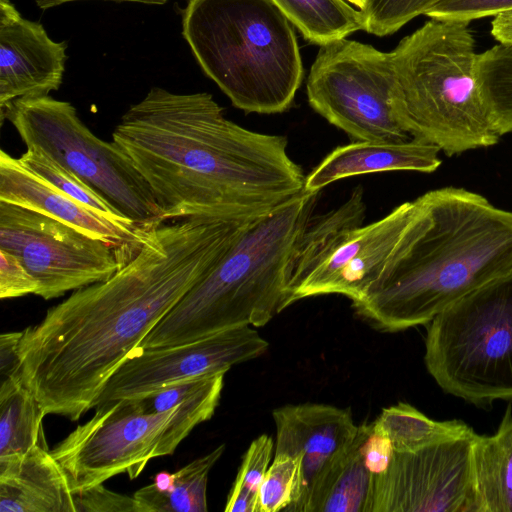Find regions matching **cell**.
<instances>
[{"label":"cell","mask_w":512,"mask_h":512,"mask_svg":"<svg viewBox=\"0 0 512 512\" xmlns=\"http://www.w3.org/2000/svg\"><path fill=\"white\" fill-rule=\"evenodd\" d=\"M245 223H163L111 277L77 289L21 331L16 375L45 414L76 421L94 408L128 354L214 268Z\"/></svg>","instance_id":"obj_1"},{"label":"cell","mask_w":512,"mask_h":512,"mask_svg":"<svg viewBox=\"0 0 512 512\" xmlns=\"http://www.w3.org/2000/svg\"><path fill=\"white\" fill-rule=\"evenodd\" d=\"M162 209L164 221H246L304 190L287 138L225 117L207 92L152 87L112 133Z\"/></svg>","instance_id":"obj_2"},{"label":"cell","mask_w":512,"mask_h":512,"mask_svg":"<svg viewBox=\"0 0 512 512\" xmlns=\"http://www.w3.org/2000/svg\"><path fill=\"white\" fill-rule=\"evenodd\" d=\"M511 272L512 211L464 188H437L412 201L383 270L352 306L377 329L399 332Z\"/></svg>","instance_id":"obj_3"},{"label":"cell","mask_w":512,"mask_h":512,"mask_svg":"<svg viewBox=\"0 0 512 512\" xmlns=\"http://www.w3.org/2000/svg\"><path fill=\"white\" fill-rule=\"evenodd\" d=\"M318 193L303 190L246 222L214 268L138 347H167L235 327L264 326L284 310L293 258Z\"/></svg>","instance_id":"obj_4"},{"label":"cell","mask_w":512,"mask_h":512,"mask_svg":"<svg viewBox=\"0 0 512 512\" xmlns=\"http://www.w3.org/2000/svg\"><path fill=\"white\" fill-rule=\"evenodd\" d=\"M182 35L235 107L260 114L291 107L303 65L290 21L272 0H188Z\"/></svg>","instance_id":"obj_5"},{"label":"cell","mask_w":512,"mask_h":512,"mask_svg":"<svg viewBox=\"0 0 512 512\" xmlns=\"http://www.w3.org/2000/svg\"><path fill=\"white\" fill-rule=\"evenodd\" d=\"M469 23L431 18L391 51L406 132L448 156L501 138L478 83Z\"/></svg>","instance_id":"obj_6"},{"label":"cell","mask_w":512,"mask_h":512,"mask_svg":"<svg viewBox=\"0 0 512 512\" xmlns=\"http://www.w3.org/2000/svg\"><path fill=\"white\" fill-rule=\"evenodd\" d=\"M424 362L447 394L512 402V272L463 296L427 325Z\"/></svg>","instance_id":"obj_7"},{"label":"cell","mask_w":512,"mask_h":512,"mask_svg":"<svg viewBox=\"0 0 512 512\" xmlns=\"http://www.w3.org/2000/svg\"><path fill=\"white\" fill-rule=\"evenodd\" d=\"M222 389L168 411L148 412L139 399L96 406L51 453L66 472L73 493L116 475L138 477L151 459L172 455L199 424L215 413Z\"/></svg>","instance_id":"obj_8"},{"label":"cell","mask_w":512,"mask_h":512,"mask_svg":"<svg viewBox=\"0 0 512 512\" xmlns=\"http://www.w3.org/2000/svg\"><path fill=\"white\" fill-rule=\"evenodd\" d=\"M412 201L363 226V189L337 208L310 219L292 263L285 308L304 298L339 294L360 300L383 270L409 219Z\"/></svg>","instance_id":"obj_9"},{"label":"cell","mask_w":512,"mask_h":512,"mask_svg":"<svg viewBox=\"0 0 512 512\" xmlns=\"http://www.w3.org/2000/svg\"><path fill=\"white\" fill-rule=\"evenodd\" d=\"M27 149L47 154L146 229L165 221L162 209L127 154L104 141L79 118L75 107L51 96L20 98L1 112Z\"/></svg>","instance_id":"obj_10"},{"label":"cell","mask_w":512,"mask_h":512,"mask_svg":"<svg viewBox=\"0 0 512 512\" xmlns=\"http://www.w3.org/2000/svg\"><path fill=\"white\" fill-rule=\"evenodd\" d=\"M306 91L310 106L354 141L413 139L401 121L391 52L346 38L322 45Z\"/></svg>","instance_id":"obj_11"},{"label":"cell","mask_w":512,"mask_h":512,"mask_svg":"<svg viewBox=\"0 0 512 512\" xmlns=\"http://www.w3.org/2000/svg\"><path fill=\"white\" fill-rule=\"evenodd\" d=\"M0 249L36 278L45 300L104 281L124 265L115 248L49 216L0 201Z\"/></svg>","instance_id":"obj_12"},{"label":"cell","mask_w":512,"mask_h":512,"mask_svg":"<svg viewBox=\"0 0 512 512\" xmlns=\"http://www.w3.org/2000/svg\"><path fill=\"white\" fill-rule=\"evenodd\" d=\"M476 432L414 452H394L374 478L371 512H478L472 471Z\"/></svg>","instance_id":"obj_13"},{"label":"cell","mask_w":512,"mask_h":512,"mask_svg":"<svg viewBox=\"0 0 512 512\" xmlns=\"http://www.w3.org/2000/svg\"><path fill=\"white\" fill-rule=\"evenodd\" d=\"M268 347V342L251 326L226 329L179 345L136 347L109 378L95 407L140 399L179 381L226 373L236 364L261 356Z\"/></svg>","instance_id":"obj_14"},{"label":"cell","mask_w":512,"mask_h":512,"mask_svg":"<svg viewBox=\"0 0 512 512\" xmlns=\"http://www.w3.org/2000/svg\"><path fill=\"white\" fill-rule=\"evenodd\" d=\"M0 201L49 216L104 241L117 250L124 264L135 256L151 230L129 218H112L84 205L4 150L0 152Z\"/></svg>","instance_id":"obj_15"},{"label":"cell","mask_w":512,"mask_h":512,"mask_svg":"<svg viewBox=\"0 0 512 512\" xmlns=\"http://www.w3.org/2000/svg\"><path fill=\"white\" fill-rule=\"evenodd\" d=\"M67 43L0 0V109L20 98L47 96L62 84Z\"/></svg>","instance_id":"obj_16"},{"label":"cell","mask_w":512,"mask_h":512,"mask_svg":"<svg viewBox=\"0 0 512 512\" xmlns=\"http://www.w3.org/2000/svg\"><path fill=\"white\" fill-rule=\"evenodd\" d=\"M275 453L302 461V494L297 511L320 473L353 442L358 426L349 409L322 403L285 405L273 410Z\"/></svg>","instance_id":"obj_17"},{"label":"cell","mask_w":512,"mask_h":512,"mask_svg":"<svg viewBox=\"0 0 512 512\" xmlns=\"http://www.w3.org/2000/svg\"><path fill=\"white\" fill-rule=\"evenodd\" d=\"M0 512H76L68 476L44 445L0 459Z\"/></svg>","instance_id":"obj_18"},{"label":"cell","mask_w":512,"mask_h":512,"mask_svg":"<svg viewBox=\"0 0 512 512\" xmlns=\"http://www.w3.org/2000/svg\"><path fill=\"white\" fill-rule=\"evenodd\" d=\"M440 149L416 139L398 143L354 141L333 149L305 178L304 190L319 192L347 177L388 171L432 173L441 165Z\"/></svg>","instance_id":"obj_19"},{"label":"cell","mask_w":512,"mask_h":512,"mask_svg":"<svg viewBox=\"0 0 512 512\" xmlns=\"http://www.w3.org/2000/svg\"><path fill=\"white\" fill-rule=\"evenodd\" d=\"M374 476L361 450L360 435L316 478L299 512H371Z\"/></svg>","instance_id":"obj_20"},{"label":"cell","mask_w":512,"mask_h":512,"mask_svg":"<svg viewBox=\"0 0 512 512\" xmlns=\"http://www.w3.org/2000/svg\"><path fill=\"white\" fill-rule=\"evenodd\" d=\"M472 471L478 512H512V409L493 435L475 434Z\"/></svg>","instance_id":"obj_21"},{"label":"cell","mask_w":512,"mask_h":512,"mask_svg":"<svg viewBox=\"0 0 512 512\" xmlns=\"http://www.w3.org/2000/svg\"><path fill=\"white\" fill-rule=\"evenodd\" d=\"M224 450L221 444L174 473L157 474L134 493L137 512H206L209 472Z\"/></svg>","instance_id":"obj_22"},{"label":"cell","mask_w":512,"mask_h":512,"mask_svg":"<svg viewBox=\"0 0 512 512\" xmlns=\"http://www.w3.org/2000/svg\"><path fill=\"white\" fill-rule=\"evenodd\" d=\"M45 415L34 394L17 375L2 380L0 459L21 456L35 445H44L42 420Z\"/></svg>","instance_id":"obj_23"},{"label":"cell","mask_w":512,"mask_h":512,"mask_svg":"<svg viewBox=\"0 0 512 512\" xmlns=\"http://www.w3.org/2000/svg\"><path fill=\"white\" fill-rule=\"evenodd\" d=\"M304 38L320 46L364 30L362 12L346 0H272Z\"/></svg>","instance_id":"obj_24"},{"label":"cell","mask_w":512,"mask_h":512,"mask_svg":"<svg viewBox=\"0 0 512 512\" xmlns=\"http://www.w3.org/2000/svg\"><path fill=\"white\" fill-rule=\"evenodd\" d=\"M373 422L390 439L395 452H414L473 430L460 420H433L405 402L384 408Z\"/></svg>","instance_id":"obj_25"},{"label":"cell","mask_w":512,"mask_h":512,"mask_svg":"<svg viewBox=\"0 0 512 512\" xmlns=\"http://www.w3.org/2000/svg\"><path fill=\"white\" fill-rule=\"evenodd\" d=\"M476 75L497 131L512 133V44L499 42L478 54Z\"/></svg>","instance_id":"obj_26"},{"label":"cell","mask_w":512,"mask_h":512,"mask_svg":"<svg viewBox=\"0 0 512 512\" xmlns=\"http://www.w3.org/2000/svg\"><path fill=\"white\" fill-rule=\"evenodd\" d=\"M19 159L35 175L84 205L112 218H128L76 174L42 151L27 149Z\"/></svg>","instance_id":"obj_27"},{"label":"cell","mask_w":512,"mask_h":512,"mask_svg":"<svg viewBox=\"0 0 512 512\" xmlns=\"http://www.w3.org/2000/svg\"><path fill=\"white\" fill-rule=\"evenodd\" d=\"M302 481L301 458L275 453L259 488L255 512L289 511L301 497Z\"/></svg>","instance_id":"obj_28"},{"label":"cell","mask_w":512,"mask_h":512,"mask_svg":"<svg viewBox=\"0 0 512 512\" xmlns=\"http://www.w3.org/2000/svg\"><path fill=\"white\" fill-rule=\"evenodd\" d=\"M274 442L266 434L249 445L228 495L226 512H255L257 495L269 468Z\"/></svg>","instance_id":"obj_29"},{"label":"cell","mask_w":512,"mask_h":512,"mask_svg":"<svg viewBox=\"0 0 512 512\" xmlns=\"http://www.w3.org/2000/svg\"><path fill=\"white\" fill-rule=\"evenodd\" d=\"M445 0H364L360 9L364 30L376 36H385L399 30L419 15H426Z\"/></svg>","instance_id":"obj_30"},{"label":"cell","mask_w":512,"mask_h":512,"mask_svg":"<svg viewBox=\"0 0 512 512\" xmlns=\"http://www.w3.org/2000/svg\"><path fill=\"white\" fill-rule=\"evenodd\" d=\"M512 9V0H445L426 15L434 19L472 21Z\"/></svg>","instance_id":"obj_31"},{"label":"cell","mask_w":512,"mask_h":512,"mask_svg":"<svg viewBox=\"0 0 512 512\" xmlns=\"http://www.w3.org/2000/svg\"><path fill=\"white\" fill-rule=\"evenodd\" d=\"M358 432L360 450L368 470L374 477L384 474L395 452L390 439L374 422L358 426Z\"/></svg>","instance_id":"obj_32"},{"label":"cell","mask_w":512,"mask_h":512,"mask_svg":"<svg viewBox=\"0 0 512 512\" xmlns=\"http://www.w3.org/2000/svg\"><path fill=\"white\" fill-rule=\"evenodd\" d=\"M38 281L12 253L0 249V298L9 299L36 294Z\"/></svg>","instance_id":"obj_33"},{"label":"cell","mask_w":512,"mask_h":512,"mask_svg":"<svg viewBox=\"0 0 512 512\" xmlns=\"http://www.w3.org/2000/svg\"><path fill=\"white\" fill-rule=\"evenodd\" d=\"M76 512H137L134 497H128L98 484L74 493Z\"/></svg>","instance_id":"obj_34"},{"label":"cell","mask_w":512,"mask_h":512,"mask_svg":"<svg viewBox=\"0 0 512 512\" xmlns=\"http://www.w3.org/2000/svg\"><path fill=\"white\" fill-rule=\"evenodd\" d=\"M22 332L4 333L0 337V374L2 380L18 372V344Z\"/></svg>","instance_id":"obj_35"},{"label":"cell","mask_w":512,"mask_h":512,"mask_svg":"<svg viewBox=\"0 0 512 512\" xmlns=\"http://www.w3.org/2000/svg\"><path fill=\"white\" fill-rule=\"evenodd\" d=\"M491 34L500 43L512 44V9L496 14L491 22Z\"/></svg>","instance_id":"obj_36"},{"label":"cell","mask_w":512,"mask_h":512,"mask_svg":"<svg viewBox=\"0 0 512 512\" xmlns=\"http://www.w3.org/2000/svg\"><path fill=\"white\" fill-rule=\"evenodd\" d=\"M78 1H112V2H132L146 5H163L169 0H35L36 5L42 9H50L61 6L63 4L78 2Z\"/></svg>","instance_id":"obj_37"},{"label":"cell","mask_w":512,"mask_h":512,"mask_svg":"<svg viewBox=\"0 0 512 512\" xmlns=\"http://www.w3.org/2000/svg\"><path fill=\"white\" fill-rule=\"evenodd\" d=\"M347 2L355 5L357 8L361 9L364 4V0H346Z\"/></svg>","instance_id":"obj_38"}]
</instances>
